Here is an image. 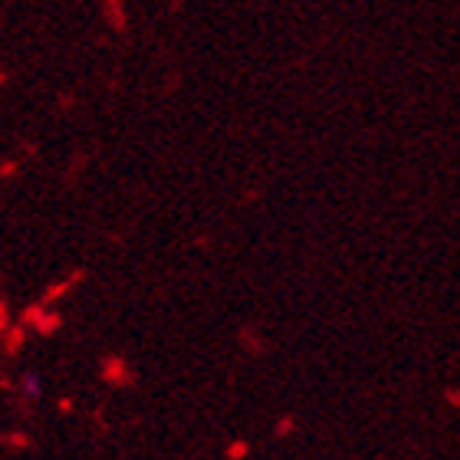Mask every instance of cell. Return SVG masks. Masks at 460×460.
I'll return each mask as SVG.
<instances>
[{"label":"cell","instance_id":"6da1fadb","mask_svg":"<svg viewBox=\"0 0 460 460\" xmlns=\"http://www.w3.org/2000/svg\"><path fill=\"white\" fill-rule=\"evenodd\" d=\"M23 392H27L30 398H40V394H43V388H40V378H37V375H23Z\"/></svg>","mask_w":460,"mask_h":460}]
</instances>
